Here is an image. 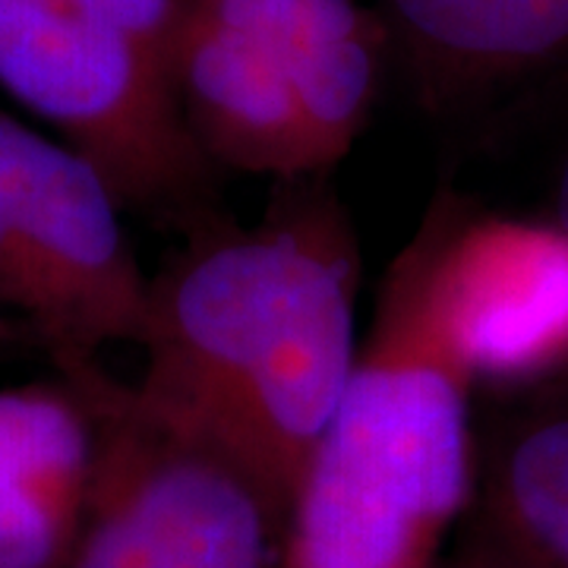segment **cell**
<instances>
[{"label":"cell","instance_id":"obj_6","mask_svg":"<svg viewBox=\"0 0 568 568\" xmlns=\"http://www.w3.org/2000/svg\"><path fill=\"white\" fill-rule=\"evenodd\" d=\"M0 212L29 287V328L61 369L104 345L140 342L149 282L121 224V200L61 140L0 111Z\"/></svg>","mask_w":568,"mask_h":568},{"label":"cell","instance_id":"obj_2","mask_svg":"<svg viewBox=\"0 0 568 568\" xmlns=\"http://www.w3.org/2000/svg\"><path fill=\"white\" fill-rule=\"evenodd\" d=\"M470 379L429 332L407 256L291 496L284 568H443L474 496Z\"/></svg>","mask_w":568,"mask_h":568},{"label":"cell","instance_id":"obj_1","mask_svg":"<svg viewBox=\"0 0 568 568\" xmlns=\"http://www.w3.org/2000/svg\"><path fill=\"white\" fill-rule=\"evenodd\" d=\"M357 291L351 224L323 193L212 237L149 282L133 395L231 458L287 518L361 361Z\"/></svg>","mask_w":568,"mask_h":568},{"label":"cell","instance_id":"obj_5","mask_svg":"<svg viewBox=\"0 0 568 568\" xmlns=\"http://www.w3.org/2000/svg\"><path fill=\"white\" fill-rule=\"evenodd\" d=\"M0 89L58 130L118 200L162 203L203 174L171 63L58 0H0Z\"/></svg>","mask_w":568,"mask_h":568},{"label":"cell","instance_id":"obj_10","mask_svg":"<svg viewBox=\"0 0 568 568\" xmlns=\"http://www.w3.org/2000/svg\"><path fill=\"white\" fill-rule=\"evenodd\" d=\"M480 530L515 568H568V414L508 443L487 480Z\"/></svg>","mask_w":568,"mask_h":568},{"label":"cell","instance_id":"obj_8","mask_svg":"<svg viewBox=\"0 0 568 568\" xmlns=\"http://www.w3.org/2000/svg\"><path fill=\"white\" fill-rule=\"evenodd\" d=\"M95 414L82 388H0V568H67L95 474Z\"/></svg>","mask_w":568,"mask_h":568},{"label":"cell","instance_id":"obj_13","mask_svg":"<svg viewBox=\"0 0 568 568\" xmlns=\"http://www.w3.org/2000/svg\"><path fill=\"white\" fill-rule=\"evenodd\" d=\"M556 224L568 231V159L559 174V190H556Z\"/></svg>","mask_w":568,"mask_h":568},{"label":"cell","instance_id":"obj_12","mask_svg":"<svg viewBox=\"0 0 568 568\" xmlns=\"http://www.w3.org/2000/svg\"><path fill=\"white\" fill-rule=\"evenodd\" d=\"M443 568H515L508 562L506 556L499 549L493 547L487 534L480 530L470 544H467L462 552H455L448 562H443Z\"/></svg>","mask_w":568,"mask_h":568},{"label":"cell","instance_id":"obj_11","mask_svg":"<svg viewBox=\"0 0 568 568\" xmlns=\"http://www.w3.org/2000/svg\"><path fill=\"white\" fill-rule=\"evenodd\" d=\"M58 3L77 7L89 17L118 26L171 63V44L181 26L183 0H58Z\"/></svg>","mask_w":568,"mask_h":568},{"label":"cell","instance_id":"obj_3","mask_svg":"<svg viewBox=\"0 0 568 568\" xmlns=\"http://www.w3.org/2000/svg\"><path fill=\"white\" fill-rule=\"evenodd\" d=\"M171 73L205 155L310 178L364 130L379 29L357 0H183Z\"/></svg>","mask_w":568,"mask_h":568},{"label":"cell","instance_id":"obj_4","mask_svg":"<svg viewBox=\"0 0 568 568\" xmlns=\"http://www.w3.org/2000/svg\"><path fill=\"white\" fill-rule=\"evenodd\" d=\"M61 373L82 388L99 436L67 568H284L287 518L250 474L152 417L95 361Z\"/></svg>","mask_w":568,"mask_h":568},{"label":"cell","instance_id":"obj_7","mask_svg":"<svg viewBox=\"0 0 568 568\" xmlns=\"http://www.w3.org/2000/svg\"><path fill=\"white\" fill-rule=\"evenodd\" d=\"M405 256L429 332L470 386L528 383L568 366L566 227L443 219Z\"/></svg>","mask_w":568,"mask_h":568},{"label":"cell","instance_id":"obj_9","mask_svg":"<svg viewBox=\"0 0 568 568\" xmlns=\"http://www.w3.org/2000/svg\"><path fill=\"white\" fill-rule=\"evenodd\" d=\"M436 80L496 82L568 54V0H388Z\"/></svg>","mask_w":568,"mask_h":568}]
</instances>
